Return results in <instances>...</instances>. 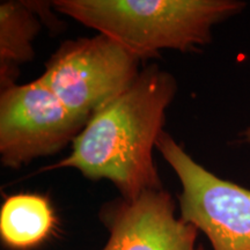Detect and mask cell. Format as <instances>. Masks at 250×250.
Returning a JSON list of instances; mask_svg holds the SVG:
<instances>
[{
    "instance_id": "1",
    "label": "cell",
    "mask_w": 250,
    "mask_h": 250,
    "mask_svg": "<svg viewBox=\"0 0 250 250\" xmlns=\"http://www.w3.org/2000/svg\"><path fill=\"white\" fill-rule=\"evenodd\" d=\"M176 92L173 74L149 64L129 89L89 118L70 154L41 171L73 168L88 180H108L129 202L162 189L153 151Z\"/></svg>"
},
{
    "instance_id": "2",
    "label": "cell",
    "mask_w": 250,
    "mask_h": 250,
    "mask_svg": "<svg viewBox=\"0 0 250 250\" xmlns=\"http://www.w3.org/2000/svg\"><path fill=\"white\" fill-rule=\"evenodd\" d=\"M54 9L116 41L145 61L162 50L196 51L218 23L235 17L240 0H55Z\"/></svg>"
},
{
    "instance_id": "3",
    "label": "cell",
    "mask_w": 250,
    "mask_h": 250,
    "mask_svg": "<svg viewBox=\"0 0 250 250\" xmlns=\"http://www.w3.org/2000/svg\"><path fill=\"white\" fill-rule=\"evenodd\" d=\"M142 62L116 41L98 34L65 41L40 78L68 109L89 121L132 86Z\"/></svg>"
},
{
    "instance_id": "4",
    "label": "cell",
    "mask_w": 250,
    "mask_h": 250,
    "mask_svg": "<svg viewBox=\"0 0 250 250\" xmlns=\"http://www.w3.org/2000/svg\"><path fill=\"white\" fill-rule=\"evenodd\" d=\"M156 149L180 181V217L208 237L213 250H250V189L224 180L164 131Z\"/></svg>"
},
{
    "instance_id": "5",
    "label": "cell",
    "mask_w": 250,
    "mask_h": 250,
    "mask_svg": "<svg viewBox=\"0 0 250 250\" xmlns=\"http://www.w3.org/2000/svg\"><path fill=\"white\" fill-rule=\"evenodd\" d=\"M87 120L61 101L39 77L0 94V161L19 169L73 144Z\"/></svg>"
},
{
    "instance_id": "6",
    "label": "cell",
    "mask_w": 250,
    "mask_h": 250,
    "mask_svg": "<svg viewBox=\"0 0 250 250\" xmlns=\"http://www.w3.org/2000/svg\"><path fill=\"white\" fill-rule=\"evenodd\" d=\"M108 241L101 250H205L198 229L176 215V203L167 190H149L136 201L117 198L99 213Z\"/></svg>"
},
{
    "instance_id": "7",
    "label": "cell",
    "mask_w": 250,
    "mask_h": 250,
    "mask_svg": "<svg viewBox=\"0 0 250 250\" xmlns=\"http://www.w3.org/2000/svg\"><path fill=\"white\" fill-rule=\"evenodd\" d=\"M52 1L6 0L0 4V87L17 85L22 64L34 58V41L42 23L54 27Z\"/></svg>"
},
{
    "instance_id": "8",
    "label": "cell",
    "mask_w": 250,
    "mask_h": 250,
    "mask_svg": "<svg viewBox=\"0 0 250 250\" xmlns=\"http://www.w3.org/2000/svg\"><path fill=\"white\" fill-rule=\"evenodd\" d=\"M58 220L48 197L21 192L6 197L0 208V239L12 250H30L54 235Z\"/></svg>"
},
{
    "instance_id": "9",
    "label": "cell",
    "mask_w": 250,
    "mask_h": 250,
    "mask_svg": "<svg viewBox=\"0 0 250 250\" xmlns=\"http://www.w3.org/2000/svg\"><path fill=\"white\" fill-rule=\"evenodd\" d=\"M241 138L243 140V143L250 145V126L247 127V129L241 133Z\"/></svg>"
}]
</instances>
